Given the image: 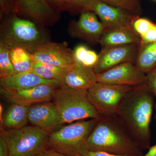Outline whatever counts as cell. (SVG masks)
I'll list each match as a JSON object with an SVG mask.
<instances>
[{
	"label": "cell",
	"mask_w": 156,
	"mask_h": 156,
	"mask_svg": "<svg viewBox=\"0 0 156 156\" xmlns=\"http://www.w3.org/2000/svg\"><path fill=\"white\" fill-rule=\"evenodd\" d=\"M154 104L153 94L146 83L132 87L127 92L115 115L143 151L151 146Z\"/></svg>",
	"instance_id": "6da1fadb"
},
{
	"label": "cell",
	"mask_w": 156,
	"mask_h": 156,
	"mask_svg": "<svg viewBox=\"0 0 156 156\" xmlns=\"http://www.w3.org/2000/svg\"><path fill=\"white\" fill-rule=\"evenodd\" d=\"M88 150L126 156H142L143 150L135 142L116 115L102 116L87 142Z\"/></svg>",
	"instance_id": "7a4b0ae2"
},
{
	"label": "cell",
	"mask_w": 156,
	"mask_h": 156,
	"mask_svg": "<svg viewBox=\"0 0 156 156\" xmlns=\"http://www.w3.org/2000/svg\"><path fill=\"white\" fill-rule=\"evenodd\" d=\"M51 41L50 33L28 20L12 14L1 19L0 42L10 49L20 48L33 53Z\"/></svg>",
	"instance_id": "3957f363"
},
{
	"label": "cell",
	"mask_w": 156,
	"mask_h": 156,
	"mask_svg": "<svg viewBox=\"0 0 156 156\" xmlns=\"http://www.w3.org/2000/svg\"><path fill=\"white\" fill-rule=\"evenodd\" d=\"M53 102L62 125L101 117L89 99L88 90L59 87L53 95Z\"/></svg>",
	"instance_id": "277c9868"
},
{
	"label": "cell",
	"mask_w": 156,
	"mask_h": 156,
	"mask_svg": "<svg viewBox=\"0 0 156 156\" xmlns=\"http://www.w3.org/2000/svg\"><path fill=\"white\" fill-rule=\"evenodd\" d=\"M99 119H88L74 122L50 132V148L70 156L82 155L88 150L87 139Z\"/></svg>",
	"instance_id": "5b68a950"
},
{
	"label": "cell",
	"mask_w": 156,
	"mask_h": 156,
	"mask_svg": "<svg viewBox=\"0 0 156 156\" xmlns=\"http://www.w3.org/2000/svg\"><path fill=\"white\" fill-rule=\"evenodd\" d=\"M10 156H39L50 149V132L36 126H27L12 130H2Z\"/></svg>",
	"instance_id": "8992f818"
},
{
	"label": "cell",
	"mask_w": 156,
	"mask_h": 156,
	"mask_svg": "<svg viewBox=\"0 0 156 156\" xmlns=\"http://www.w3.org/2000/svg\"><path fill=\"white\" fill-rule=\"evenodd\" d=\"M133 87L97 82L88 90L90 101L102 116L115 115L123 98Z\"/></svg>",
	"instance_id": "52a82bcc"
},
{
	"label": "cell",
	"mask_w": 156,
	"mask_h": 156,
	"mask_svg": "<svg viewBox=\"0 0 156 156\" xmlns=\"http://www.w3.org/2000/svg\"><path fill=\"white\" fill-rule=\"evenodd\" d=\"M104 27L98 19L97 15L91 11L80 14L77 20H72L68 26L70 37L86 42L88 44L95 46L99 44Z\"/></svg>",
	"instance_id": "ba28073f"
},
{
	"label": "cell",
	"mask_w": 156,
	"mask_h": 156,
	"mask_svg": "<svg viewBox=\"0 0 156 156\" xmlns=\"http://www.w3.org/2000/svg\"><path fill=\"white\" fill-rule=\"evenodd\" d=\"M146 73L135 63L126 62L97 74V82L134 87L146 83Z\"/></svg>",
	"instance_id": "9c48e42d"
},
{
	"label": "cell",
	"mask_w": 156,
	"mask_h": 156,
	"mask_svg": "<svg viewBox=\"0 0 156 156\" xmlns=\"http://www.w3.org/2000/svg\"><path fill=\"white\" fill-rule=\"evenodd\" d=\"M139 45L111 46L101 48L94 69L101 73L112 68L126 62L136 63Z\"/></svg>",
	"instance_id": "30bf717a"
},
{
	"label": "cell",
	"mask_w": 156,
	"mask_h": 156,
	"mask_svg": "<svg viewBox=\"0 0 156 156\" xmlns=\"http://www.w3.org/2000/svg\"><path fill=\"white\" fill-rule=\"evenodd\" d=\"M60 87L58 84H43L19 91H9L0 88L1 97L11 103L30 106L35 104L51 101L53 95Z\"/></svg>",
	"instance_id": "8fae6325"
},
{
	"label": "cell",
	"mask_w": 156,
	"mask_h": 156,
	"mask_svg": "<svg viewBox=\"0 0 156 156\" xmlns=\"http://www.w3.org/2000/svg\"><path fill=\"white\" fill-rule=\"evenodd\" d=\"M32 55L34 61L62 68H67L75 62L73 51L66 42H48L37 48Z\"/></svg>",
	"instance_id": "7c38bea8"
},
{
	"label": "cell",
	"mask_w": 156,
	"mask_h": 156,
	"mask_svg": "<svg viewBox=\"0 0 156 156\" xmlns=\"http://www.w3.org/2000/svg\"><path fill=\"white\" fill-rule=\"evenodd\" d=\"M29 122L51 132L62 125L61 118L53 101L35 104L29 108Z\"/></svg>",
	"instance_id": "4fadbf2b"
},
{
	"label": "cell",
	"mask_w": 156,
	"mask_h": 156,
	"mask_svg": "<svg viewBox=\"0 0 156 156\" xmlns=\"http://www.w3.org/2000/svg\"><path fill=\"white\" fill-rule=\"evenodd\" d=\"M90 11L99 17L104 29L131 27V20L134 16L125 10L100 0H94Z\"/></svg>",
	"instance_id": "5bb4252c"
},
{
	"label": "cell",
	"mask_w": 156,
	"mask_h": 156,
	"mask_svg": "<svg viewBox=\"0 0 156 156\" xmlns=\"http://www.w3.org/2000/svg\"><path fill=\"white\" fill-rule=\"evenodd\" d=\"M97 74L93 67L74 62L66 69L60 87L88 90L97 83Z\"/></svg>",
	"instance_id": "9a60e30c"
},
{
	"label": "cell",
	"mask_w": 156,
	"mask_h": 156,
	"mask_svg": "<svg viewBox=\"0 0 156 156\" xmlns=\"http://www.w3.org/2000/svg\"><path fill=\"white\" fill-rule=\"evenodd\" d=\"M43 84L59 85L56 80H45L31 71L17 73L10 76L0 79L1 88L9 91H19Z\"/></svg>",
	"instance_id": "2e32d148"
},
{
	"label": "cell",
	"mask_w": 156,
	"mask_h": 156,
	"mask_svg": "<svg viewBox=\"0 0 156 156\" xmlns=\"http://www.w3.org/2000/svg\"><path fill=\"white\" fill-rule=\"evenodd\" d=\"M140 37L131 27L105 29L99 41L101 48L111 46L140 45Z\"/></svg>",
	"instance_id": "e0dca14e"
},
{
	"label": "cell",
	"mask_w": 156,
	"mask_h": 156,
	"mask_svg": "<svg viewBox=\"0 0 156 156\" xmlns=\"http://www.w3.org/2000/svg\"><path fill=\"white\" fill-rule=\"evenodd\" d=\"M29 106L20 104L11 103L1 121V130L19 129L27 126Z\"/></svg>",
	"instance_id": "ac0fdd59"
},
{
	"label": "cell",
	"mask_w": 156,
	"mask_h": 156,
	"mask_svg": "<svg viewBox=\"0 0 156 156\" xmlns=\"http://www.w3.org/2000/svg\"><path fill=\"white\" fill-rule=\"evenodd\" d=\"M59 12H66L71 14H82L90 11L94 0H46Z\"/></svg>",
	"instance_id": "d6986e66"
},
{
	"label": "cell",
	"mask_w": 156,
	"mask_h": 156,
	"mask_svg": "<svg viewBox=\"0 0 156 156\" xmlns=\"http://www.w3.org/2000/svg\"><path fill=\"white\" fill-rule=\"evenodd\" d=\"M135 64L145 73L156 66V41L140 44Z\"/></svg>",
	"instance_id": "ffe728a7"
},
{
	"label": "cell",
	"mask_w": 156,
	"mask_h": 156,
	"mask_svg": "<svg viewBox=\"0 0 156 156\" xmlns=\"http://www.w3.org/2000/svg\"><path fill=\"white\" fill-rule=\"evenodd\" d=\"M66 69L48 63L34 61L30 71L45 80L57 81L60 87Z\"/></svg>",
	"instance_id": "44dd1931"
},
{
	"label": "cell",
	"mask_w": 156,
	"mask_h": 156,
	"mask_svg": "<svg viewBox=\"0 0 156 156\" xmlns=\"http://www.w3.org/2000/svg\"><path fill=\"white\" fill-rule=\"evenodd\" d=\"M10 56L16 72L30 71L34 62L32 53L22 48H12L10 49Z\"/></svg>",
	"instance_id": "7402d4cb"
},
{
	"label": "cell",
	"mask_w": 156,
	"mask_h": 156,
	"mask_svg": "<svg viewBox=\"0 0 156 156\" xmlns=\"http://www.w3.org/2000/svg\"><path fill=\"white\" fill-rule=\"evenodd\" d=\"M73 51L75 62L93 68L97 63L98 54L95 51L90 50L86 45H78Z\"/></svg>",
	"instance_id": "603a6c76"
},
{
	"label": "cell",
	"mask_w": 156,
	"mask_h": 156,
	"mask_svg": "<svg viewBox=\"0 0 156 156\" xmlns=\"http://www.w3.org/2000/svg\"><path fill=\"white\" fill-rule=\"evenodd\" d=\"M16 14L23 17L37 9H44L50 5L46 0H14Z\"/></svg>",
	"instance_id": "cb8c5ba5"
},
{
	"label": "cell",
	"mask_w": 156,
	"mask_h": 156,
	"mask_svg": "<svg viewBox=\"0 0 156 156\" xmlns=\"http://www.w3.org/2000/svg\"><path fill=\"white\" fill-rule=\"evenodd\" d=\"M10 49L0 42V78H5L17 73L10 56Z\"/></svg>",
	"instance_id": "d4e9b609"
},
{
	"label": "cell",
	"mask_w": 156,
	"mask_h": 156,
	"mask_svg": "<svg viewBox=\"0 0 156 156\" xmlns=\"http://www.w3.org/2000/svg\"><path fill=\"white\" fill-rule=\"evenodd\" d=\"M117 8L127 11L134 16H140L141 14L142 0H100Z\"/></svg>",
	"instance_id": "484cf974"
},
{
	"label": "cell",
	"mask_w": 156,
	"mask_h": 156,
	"mask_svg": "<svg viewBox=\"0 0 156 156\" xmlns=\"http://www.w3.org/2000/svg\"><path fill=\"white\" fill-rule=\"evenodd\" d=\"M153 23L154 22L147 18L134 16L131 20V27L140 37L147 32Z\"/></svg>",
	"instance_id": "4316f807"
},
{
	"label": "cell",
	"mask_w": 156,
	"mask_h": 156,
	"mask_svg": "<svg viewBox=\"0 0 156 156\" xmlns=\"http://www.w3.org/2000/svg\"><path fill=\"white\" fill-rule=\"evenodd\" d=\"M146 84L153 94L155 99L154 119L156 121V66L146 73Z\"/></svg>",
	"instance_id": "83f0119b"
},
{
	"label": "cell",
	"mask_w": 156,
	"mask_h": 156,
	"mask_svg": "<svg viewBox=\"0 0 156 156\" xmlns=\"http://www.w3.org/2000/svg\"><path fill=\"white\" fill-rule=\"evenodd\" d=\"M1 19L12 14H16V5L14 0H0Z\"/></svg>",
	"instance_id": "f1b7e54d"
},
{
	"label": "cell",
	"mask_w": 156,
	"mask_h": 156,
	"mask_svg": "<svg viewBox=\"0 0 156 156\" xmlns=\"http://www.w3.org/2000/svg\"><path fill=\"white\" fill-rule=\"evenodd\" d=\"M155 41H156V23H154L153 24L147 32L142 37H140V44H148V43Z\"/></svg>",
	"instance_id": "f546056e"
},
{
	"label": "cell",
	"mask_w": 156,
	"mask_h": 156,
	"mask_svg": "<svg viewBox=\"0 0 156 156\" xmlns=\"http://www.w3.org/2000/svg\"><path fill=\"white\" fill-rule=\"evenodd\" d=\"M0 156H10L8 144L2 134L0 135Z\"/></svg>",
	"instance_id": "4dcf8cb0"
},
{
	"label": "cell",
	"mask_w": 156,
	"mask_h": 156,
	"mask_svg": "<svg viewBox=\"0 0 156 156\" xmlns=\"http://www.w3.org/2000/svg\"><path fill=\"white\" fill-rule=\"evenodd\" d=\"M81 156H126L118 155L105 152L99 151H92L88 150L84 153Z\"/></svg>",
	"instance_id": "1f68e13d"
},
{
	"label": "cell",
	"mask_w": 156,
	"mask_h": 156,
	"mask_svg": "<svg viewBox=\"0 0 156 156\" xmlns=\"http://www.w3.org/2000/svg\"><path fill=\"white\" fill-rule=\"evenodd\" d=\"M39 156H71L69 155L61 153L59 152L52 149H49L48 150L46 151L44 153Z\"/></svg>",
	"instance_id": "d6a6232c"
},
{
	"label": "cell",
	"mask_w": 156,
	"mask_h": 156,
	"mask_svg": "<svg viewBox=\"0 0 156 156\" xmlns=\"http://www.w3.org/2000/svg\"><path fill=\"white\" fill-rule=\"evenodd\" d=\"M148 150L147 153L142 156H156V144L155 145L151 146Z\"/></svg>",
	"instance_id": "836d02e7"
},
{
	"label": "cell",
	"mask_w": 156,
	"mask_h": 156,
	"mask_svg": "<svg viewBox=\"0 0 156 156\" xmlns=\"http://www.w3.org/2000/svg\"><path fill=\"white\" fill-rule=\"evenodd\" d=\"M155 1H156V0H155Z\"/></svg>",
	"instance_id": "e575fe53"
}]
</instances>
